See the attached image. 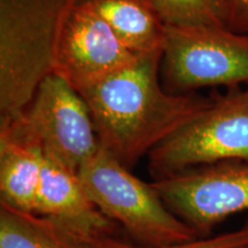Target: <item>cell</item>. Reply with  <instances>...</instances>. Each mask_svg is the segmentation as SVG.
Masks as SVG:
<instances>
[{
  "instance_id": "6da1fadb",
  "label": "cell",
  "mask_w": 248,
  "mask_h": 248,
  "mask_svg": "<svg viewBox=\"0 0 248 248\" xmlns=\"http://www.w3.org/2000/svg\"><path fill=\"white\" fill-rule=\"evenodd\" d=\"M163 52L140 54L126 67L79 93L100 146L126 168L190 122L212 101L197 93H170L159 79Z\"/></svg>"
},
{
  "instance_id": "7a4b0ae2",
  "label": "cell",
  "mask_w": 248,
  "mask_h": 248,
  "mask_svg": "<svg viewBox=\"0 0 248 248\" xmlns=\"http://www.w3.org/2000/svg\"><path fill=\"white\" fill-rule=\"evenodd\" d=\"M79 0H0V125L16 120L54 69L66 18Z\"/></svg>"
},
{
  "instance_id": "3957f363",
  "label": "cell",
  "mask_w": 248,
  "mask_h": 248,
  "mask_svg": "<svg viewBox=\"0 0 248 248\" xmlns=\"http://www.w3.org/2000/svg\"><path fill=\"white\" fill-rule=\"evenodd\" d=\"M77 173L95 206L139 245L161 246L200 237L167 207L153 185L132 175L101 146Z\"/></svg>"
},
{
  "instance_id": "277c9868",
  "label": "cell",
  "mask_w": 248,
  "mask_h": 248,
  "mask_svg": "<svg viewBox=\"0 0 248 248\" xmlns=\"http://www.w3.org/2000/svg\"><path fill=\"white\" fill-rule=\"evenodd\" d=\"M210 97L208 106L148 153L154 181L223 161L248 162V85Z\"/></svg>"
},
{
  "instance_id": "5b68a950",
  "label": "cell",
  "mask_w": 248,
  "mask_h": 248,
  "mask_svg": "<svg viewBox=\"0 0 248 248\" xmlns=\"http://www.w3.org/2000/svg\"><path fill=\"white\" fill-rule=\"evenodd\" d=\"M0 132L36 147L74 171L100 148L88 105L82 95L54 74L46 77L27 109Z\"/></svg>"
},
{
  "instance_id": "8992f818",
  "label": "cell",
  "mask_w": 248,
  "mask_h": 248,
  "mask_svg": "<svg viewBox=\"0 0 248 248\" xmlns=\"http://www.w3.org/2000/svg\"><path fill=\"white\" fill-rule=\"evenodd\" d=\"M163 66L173 93L248 85V33L226 27L166 26Z\"/></svg>"
},
{
  "instance_id": "52a82bcc",
  "label": "cell",
  "mask_w": 248,
  "mask_h": 248,
  "mask_svg": "<svg viewBox=\"0 0 248 248\" xmlns=\"http://www.w3.org/2000/svg\"><path fill=\"white\" fill-rule=\"evenodd\" d=\"M152 185L167 207L200 237L209 235L228 217L248 210V162L207 164Z\"/></svg>"
},
{
  "instance_id": "ba28073f",
  "label": "cell",
  "mask_w": 248,
  "mask_h": 248,
  "mask_svg": "<svg viewBox=\"0 0 248 248\" xmlns=\"http://www.w3.org/2000/svg\"><path fill=\"white\" fill-rule=\"evenodd\" d=\"M137 57L121 43L90 0H79L61 30L53 74L82 93Z\"/></svg>"
},
{
  "instance_id": "9c48e42d",
  "label": "cell",
  "mask_w": 248,
  "mask_h": 248,
  "mask_svg": "<svg viewBox=\"0 0 248 248\" xmlns=\"http://www.w3.org/2000/svg\"><path fill=\"white\" fill-rule=\"evenodd\" d=\"M35 214L92 241L116 237L119 226L95 206L77 171L44 154Z\"/></svg>"
},
{
  "instance_id": "30bf717a",
  "label": "cell",
  "mask_w": 248,
  "mask_h": 248,
  "mask_svg": "<svg viewBox=\"0 0 248 248\" xmlns=\"http://www.w3.org/2000/svg\"><path fill=\"white\" fill-rule=\"evenodd\" d=\"M129 51L136 55L163 52L166 24L148 0H90Z\"/></svg>"
},
{
  "instance_id": "8fae6325",
  "label": "cell",
  "mask_w": 248,
  "mask_h": 248,
  "mask_svg": "<svg viewBox=\"0 0 248 248\" xmlns=\"http://www.w3.org/2000/svg\"><path fill=\"white\" fill-rule=\"evenodd\" d=\"M42 169V151L0 132V203L35 213Z\"/></svg>"
},
{
  "instance_id": "7c38bea8",
  "label": "cell",
  "mask_w": 248,
  "mask_h": 248,
  "mask_svg": "<svg viewBox=\"0 0 248 248\" xmlns=\"http://www.w3.org/2000/svg\"><path fill=\"white\" fill-rule=\"evenodd\" d=\"M101 241L79 237L47 217L0 203V248H97Z\"/></svg>"
},
{
  "instance_id": "4fadbf2b",
  "label": "cell",
  "mask_w": 248,
  "mask_h": 248,
  "mask_svg": "<svg viewBox=\"0 0 248 248\" xmlns=\"http://www.w3.org/2000/svg\"><path fill=\"white\" fill-rule=\"evenodd\" d=\"M148 1L166 26L226 27V7L224 0H148Z\"/></svg>"
},
{
  "instance_id": "5bb4252c",
  "label": "cell",
  "mask_w": 248,
  "mask_h": 248,
  "mask_svg": "<svg viewBox=\"0 0 248 248\" xmlns=\"http://www.w3.org/2000/svg\"><path fill=\"white\" fill-rule=\"evenodd\" d=\"M97 248H248V223L235 230L217 235L198 237L184 243L161 245V246H142L131 245L111 237L99 243Z\"/></svg>"
},
{
  "instance_id": "9a60e30c",
  "label": "cell",
  "mask_w": 248,
  "mask_h": 248,
  "mask_svg": "<svg viewBox=\"0 0 248 248\" xmlns=\"http://www.w3.org/2000/svg\"><path fill=\"white\" fill-rule=\"evenodd\" d=\"M226 27L234 32L248 33V0H224Z\"/></svg>"
}]
</instances>
